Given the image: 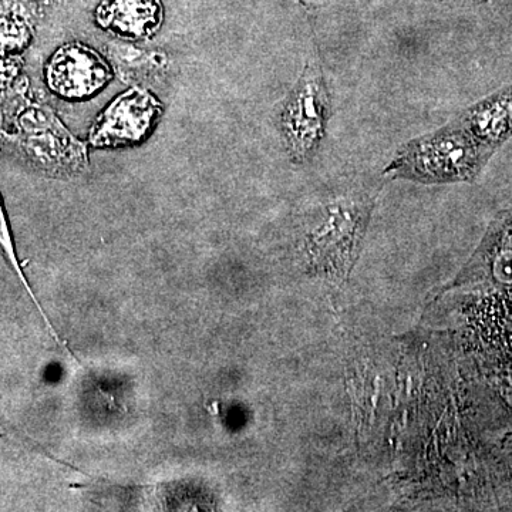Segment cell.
Masks as SVG:
<instances>
[{
  "label": "cell",
  "mask_w": 512,
  "mask_h": 512,
  "mask_svg": "<svg viewBox=\"0 0 512 512\" xmlns=\"http://www.w3.org/2000/svg\"><path fill=\"white\" fill-rule=\"evenodd\" d=\"M330 96L318 63H306L281 113V130L289 156L296 163L311 160L325 136Z\"/></svg>",
  "instance_id": "cell-2"
},
{
  "label": "cell",
  "mask_w": 512,
  "mask_h": 512,
  "mask_svg": "<svg viewBox=\"0 0 512 512\" xmlns=\"http://www.w3.org/2000/svg\"><path fill=\"white\" fill-rule=\"evenodd\" d=\"M23 157L45 173L72 175L89 163L86 146L45 106L26 107L18 117Z\"/></svg>",
  "instance_id": "cell-3"
},
{
  "label": "cell",
  "mask_w": 512,
  "mask_h": 512,
  "mask_svg": "<svg viewBox=\"0 0 512 512\" xmlns=\"http://www.w3.org/2000/svg\"><path fill=\"white\" fill-rule=\"evenodd\" d=\"M366 202L340 201L326 208L325 215L308 235L309 258L325 274H348L355 264L369 221Z\"/></svg>",
  "instance_id": "cell-4"
},
{
  "label": "cell",
  "mask_w": 512,
  "mask_h": 512,
  "mask_svg": "<svg viewBox=\"0 0 512 512\" xmlns=\"http://www.w3.org/2000/svg\"><path fill=\"white\" fill-rule=\"evenodd\" d=\"M457 120L495 153L512 137V86L468 107Z\"/></svg>",
  "instance_id": "cell-7"
},
{
  "label": "cell",
  "mask_w": 512,
  "mask_h": 512,
  "mask_svg": "<svg viewBox=\"0 0 512 512\" xmlns=\"http://www.w3.org/2000/svg\"><path fill=\"white\" fill-rule=\"evenodd\" d=\"M160 101L141 87L117 97L100 114L90 133L93 147H121L140 143L161 116Z\"/></svg>",
  "instance_id": "cell-5"
},
{
  "label": "cell",
  "mask_w": 512,
  "mask_h": 512,
  "mask_svg": "<svg viewBox=\"0 0 512 512\" xmlns=\"http://www.w3.org/2000/svg\"><path fill=\"white\" fill-rule=\"evenodd\" d=\"M2 124H3V116H2V111H0V130H2Z\"/></svg>",
  "instance_id": "cell-11"
},
{
  "label": "cell",
  "mask_w": 512,
  "mask_h": 512,
  "mask_svg": "<svg viewBox=\"0 0 512 512\" xmlns=\"http://www.w3.org/2000/svg\"><path fill=\"white\" fill-rule=\"evenodd\" d=\"M0 252L5 256L6 261L10 265V268L15 271V274L18 275L20 282L25 286L26 292L29 293L30 298L35 302L37 311L40 312V315L43 316L45 322L47 323V328H49L50 332H52L53 338L56 339V342L59 345L63 346V349H66L70 355H73L72 350H70L69 346H67L66 342H63L62 339L59 338L55 329H53L52 323L47 319L45 311H43L42 306H40L39 301L33 293L32 288H30L28 279H26L25 274H23L22 265H20V261L18 258V254H16L15 241H13L12 231H10V225L8 220V215H6L5 205H3L2 197H0Z\"/></svg>",
  "instance_id": "cell-10"
},
{
  "label": "cell",
  "mask_w": 512,
  "mask_h": 512,
  "mask_svg": "<svg viewBox=\"0 0 512 512\" xmlns=\"http://www.w3.org/2000/svg\"><path fill=\"white\" fill-rule=\"evenodd\" d=\"M493 156L494 151L456 119L407 143L387 165L386 174L423 184L470 183Z\"/></svg>",
  "instance_id": "cell-1"
},
{
  "label": "cell",
  "mask_w": 512,
  "mask_h": 512,
  "mask_svg": "<svg viewBox=\"0 0 512 512\" xmlns=\"http://www.w3.org/2000/svg\"><path fill=\"white\" fill-rule=\"evenodd\" d=\"M113 69L128 83L154 79L167 67L168 59L160 52L141 49L127 43H111L106 49Z\"/></svg>",
  "instance_id": "cell-9"
},
{
  "label": "cell",
  "mask_w": 512,
  "mask_h": 512,
  "mask_svg": "<svg viewBox=\"0 0 512 512\" xmlns=\"http://www.w3.org/2000/svg\"><path fill=\"white\" fill-rule=\"evenodd\" d=\"M53 92L69 100L93 96L111 79L109 64L90 47L72 43L57 50L46 69Z\"/></svg>",
  "instance_id": "cell-6"
},
{
  "label": "cell",
  "mask_w": 512,
  "mask_h": 512,
  "mask_svg": "<svg viewBox=\"0 0 512 512\" xmlns=\"http://www.w3.org/2000/svg\"><path fill=\"white\" fill-rule=\"evenodd\" d=\"M163 10L158 0H106L97 10L101 28L146 39L160 29Z\"/></svg>",
  "instance_id": "cell-8"
}]
</instances>
